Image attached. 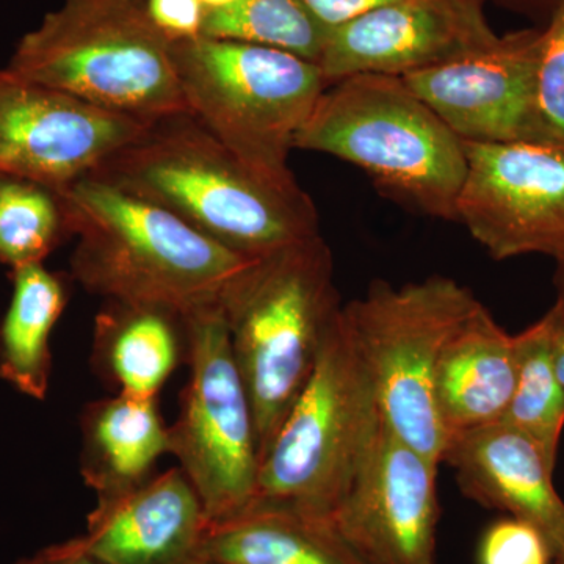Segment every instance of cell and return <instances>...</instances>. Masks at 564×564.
<instances>
[{"instance_id": "cell-13", "label": "cell", "mask_w": 564, "mask_h": 564, "mask_svg": "<svg viewBox=\"0 0 564 564\" xmlns=\"http://www.w3.org/2000/svg\"><path fill=\"white\" fill-rule=\"evenodd\" d=\"M440 464L397 437L380 436L332 521L364 564H436Z\"/></svg>"}, {"instance_id": "cell-10", "label": "cell", "mask_w": 564, "mask_h": 564, "mask_svg": "<svg viewBox=\"0 0 564 564\" xmlns=\"http://www.w3.org/2000/svg\"><path fill=\"white\" fill-rule=\"evenodd\" d=\"M456 202L466 226L496 261L564 256V150L538 141L467 143Z\"/></svg>"}, {"instance_id": "cell-4", "label": "cell", "mask_w": 564, "mask_h": 564, "mask_svg": "<svg viewBox=\"0 0 564 564\" xmlns=\"http://www.w3.org/2000/svg\"><path fill=\"white\" fill-rule=\"evenodd\" d=\"M295 150L351 163L393 202L456 221L467 172L464 141L403 77L358 74L328 85Z\"/></svg>"}, {"instance_id": "cell-15", "label": "cell", "mask_w": 564, "mask_h": 564, "mask_svg": "<svg viewBox=\"0 0 564 564\" xmlns=\"http://www.w3.org/2000/svg\"><path fill=\"white\" fill-rule=\"evenodd\" d=\"M443 463L456 470L464 496L530 522L547 538L552 554L563 543L564 500L555 489V467L521 430L499 421L455 434Z\"/></svg>"}, {"instance_id": "cell-23", "label": "cell", "mask_w": 564, "mask_h": 564, "mask_svg": "<svg viewBox=\"0 0 564 564\" xmlns=\"http://www.w3.org/2000/svg\"><path fill=\"white\" fill-rule=\"evenodd\" d=\"M328 32L303 0H243L207 11L203 36L273 47L318 65Z\"/></svg>"}, {"instance_id": "cell-2", "label": "cell", "mask_w": 564, "mask_h": 564, "mask_svg": "<svg viewBox=\"0 0 564 564\" xmlns=\"http://www.w3.org/2000/svg\"><path fill=\"white\" fill-rule=\"evenodd\" d=\"M57 193L77 237L70 276L109 302L184 318L220 303L229 282L254 261L98 177H82Z\"/></svg>"}, {"instance_id": "cell-33", "label": "cell", "mask_w": 564, "mask_h": 564, "mask_svg": "<svg viewBox=\"0 0 564 564\" xmlns=\"http://www.w3.org/2000/svg\"><path fill=\"white\" fill-rule=\"evenodd\" d=\"M556 285H558V299L564 300V256L556 261Z\"/></svg>"}, {"instance_id": "cell-6", "label": "cell", "mask_w": 564, "mask_h": 564, "mask_svg": "<svg viewBox=\"0 0 564 564\" xmlns=\"http://www.w3.org/2000/svg\"><path fill=\"white\" fill-rule=\"evenodd\" d=\"M188 113L256 173L293 187L289 158L326 90L317 63L289 52L202 39L173 43Z\"/></svg>"}, {"instance_id": "cell-35", "label": "cell", "mask_w": 564, "mask_h": 564, "mask_svg": "<svg viewBox=\"0 0 564 564\" xmlns=\"http://www.w3.org/2000/svg\"><path fill=\"white\" fill-rule=\"evenodd\" d=\"M554 563L555 564H564V540L563 543L555 549L554 552Z\"/></svg>"}, {"instance_id": "cell-29", "label": "cell", "mask_w": 564, "mask_h": 564, "mask_svg": "<svg viewBox=\"0 0 564 564\" xmlns=\"http://www.w3.org/2000/svg\"><path fill=\"white\" fill-rule=\"evenodd\" d=\"M17 564H104L91 555L82 543L80 536L47 545L31 556L21 558Z\"/></svg>"}, {"instance_id": "cell-32", "label": "cell", "mask_w": 564, "mask_h": 564, "mask_svg": "<svg viewBox=\"0 0 564 564\" xmlns=\"http://www.w3.org/2000/svg\"><path fill=\"white\" fill-rule=\"evenodd\" d=\"M243 0H202L206 11H223L234 9V7L242 3Z\"/></svg>"}, {"instance_id": "cell-14", "label": "cell", "mask_w": 564, "mask_h": 564, "mask_svg": "<svg viewBox=\"0 0 564 564\" xmlns=\"http://www.w3.org/2000/svg\"><path fill=\"white\" fill-rule=\"evenodd\" d=\"M540 51L541 29H527L403 80L467 143L534 141Z\"/></svg>"}, {"instance_id": "cell-20", "label": "cell", "mask_w": 564, "mask_h": 564, "mask_svg": "<svg viewBox=\"0 0 564 564\" xmlns=\"http://www.w3.org/2000/svg\"><path fill=\"white\" fill-rule=\"evenodd\" d=\"M184 347V321L170 311L111 302L96 318V361L133 399H158Z\"/></svg>"}, {"instance_id": "cell-7", "label": "cell", "mask_w": 564, "mask_h": 564, "mask_svg": "<svg viewBox=\"0 0 564 564\" xmlns=\"http://www.w3.org/2000/svg\"><path fill=\"white\" fill-rule=\"evenodd\" d=\"M381 426L372 378L340 310L310 380L263 455L256 499L332 518L372 455Z\"/></svg>"}, {"instance_id": "cell-17", "label": "cell", "mask_w": 564, "mask_h": 564, "mask_svg": "<svg viewBox=\"0 0 564 564\" xmlns=\"http://www.w3.org/2000/svg\"><path fill=\"white\" fill-rule=\"evenodd\" d=\"M518 381L514 336L484 304L458 326L437 362L434 397L445 436L503 421Z\"/></svg>"}, {"instance_id": "cell-18", "label": "cell", "mask_w": 564, "mask_h": 564, "mask_svg": "<svg viewBox=\"0 0 564 564\" xmlns=\"http://www.w3.org/2000/svg\"><path fill=\"white\" fill-rule=\"evenodd\" d=\"M195 555L218 564H364L332 518L263 499L209 522Z\"/></svg>"}, {"instance_id": "cell-30", "label": "cell", "mask_w": 564, "mask_h": 564, "mask_svg": "<svg viewBox=\"0 0 564 564\" xmlns=\"http://www.w3.org/2000/svg\"><path fill=\"white\" fill-rule=\"evenodd\" d=\"M543 318L547 325L552 366L560 383L564 386V300H556L555 306Z\"/></svg>"}, {"instance_id": "cell-16", "label": "cell", "mask_w": 564, "mask_h": 564, "mask_svg": "<svg viewBox=\"0 0 564 564\" xmlns=\"http://www.w3.org/2000/svg\"><path fill=\"white\" fill-rule=\"evenodd\" d=\"M207 524L198 494L173 467L98 502L80 540L104 564H177L195 555Z\"/></svg>"}, {"instance_id": "cell-5", "label": "cell", "mask_w": 564, "mask_h": 564, "mask_svg": "<svg viewBox=\"0 0 564 564\" xmlns=\"http://www.w3.org/2000/svg\"><path fill=\"white\" fill-rule=\"evenodd\" d=\"M6 70L144 122L187 110L173 43L147 0H63L22 36Z\"/></svg>"}, {"instance_id": "cell-31", "label": "cell", "mask_w": 564, "mask_h": 564, "mask_svg": "<svg viewBox=\"0 0 564 564\" xmlns=\"http://www.w3.org/2000/svg\"><path fill=\"white\" fill-rule=\"evenodd\" d=\"M491 2L507 7L510 10L522 11V13H545L551 17L552 10L555 9L558 0H491Z\"/></svg>"}, {"instance_id": "cell-24", "label": "cell", "mask_w": 564, "mask_h": 564, "mask_svg": "<svg viewBox=\"0 0 564 564\" xmlns=\"http://www.w3.org/2000/svg\"><path fill=\"white\" fill-rule=\"evenodd\" d=\"M70 237L61 196L46 185L0 173V263H43Z\"/></svg>"}, {"instance_id": "cell-12", "label": "cell", "mask_w": 564, "mask_h": 564, "mask_svg": "<svg viewBox=\"0 0 564 564\" xmlns=\"http://www.w3.org/2000/svg\"><path fill=\"white\" fill-rule=\"evenodd\" d=\"M486 0H393L328 32L318 61L326 84L384 74L406 77L492 46Z\"/></svg>"}, {"instance_id": "cell-25", "label": "cell", "mask_w": 564, "mask_h": 564, "mask_svg": "<svg viewBox=\"0 0 564 564\" xmlns=\"http://www.w3.org/2000/svg\"><path fill=\"white\" fill-rule=\"evenodd\" d=\"M564 150V0L541 29L536 82V140Z\"/></svg>"}, {"instance_id": "cell-28", "label": "cell", "mask_w": 564, "mask_h": 564, "mask_svg": "<svg viewBox=\"0 0 564 564\" xmlns=\"http://www.w3.org/2000/svg\"><path fill=\"white\" fill-rule=\"evenodd\" d=\"M311 13L325 25L328 31L345 22L361 17L367 11L393 2V0H303Z\"/></svg>"}, {"instance_id": "cell-1", "label": "cell", "mask_w": 564, "mask_h": 564, "mask_svg": "<svg viewBox=\"0 0 564 564\" xmlns=\"http://www.w3.org/2000/svg\"><path fill=\"white\" fill-rule=\"evenodd\" d=\"M88 176L172 212L245 258L321 234L313 198L300 185L256 173L187 110L150 122Z\"/></svg>"}, {"instance_id": "cell-26", "label": "cell", "mask_w": 564, "mask_h": 564, "mask_svg": "<svg viewBox=\"0 0 564 564\" xmlns=\"http://www.w3.org/2000/svg\"><path fill=\"white\" fill-rule=\"evenodd\" d=\"M478 564H552L551 544L540 529L522 519H499L481 534Z\"/></svg>"}, {"instance_id": "cell-22", "label": "cell", "mask_w": 564, "mask_h": 564, "mask_svg": "<svg viewBox=\"0 0 564 564\" xmlns=\"http://www.w3.org/2000/svg\"><path fill=\"white\" fill-rule=\"evenodd\" d=\"M514 340L518 381L503 421L532 437L555 467L564 430V386L552 366L544 318Z\"/></svg>"}, {"instance_id": "cell-34", "label": "cell", "mask_w": 564, "mask_h": 564, "mask_svg": "<svg viewBox=\"0 0 564 564\" xmlns=\"http://www.w3.org/2000/svg\"><path fill=\"white\" fill-rule=\"evenodd\" d=\"M177 564H218L215 562H210V560L203 558V556L199 555H192L188 556V558L182 560L181 563Z\"/></svg>"}, {"instance_id": "cell-19", "label": "cell", "mask_w": 564, "mask_h": 564, "mask_svg": "<svg viewBox=\"0 0 564 564\" xmlns=\"http://www.w3.org/2000/svg\"><path fill=\"white\" fill-rule=\"evenodd\" d=\"M170 454V426L158 399L118 393L96 400L82 414L80 473L101 500L132 491L154 477L155 463Z\"/></svg>"}, {"instance_id": "cell-9", "label": "cell", "mask_w": 564, "mask_h": 564, "mask_svg": "<svg viewBox=\"0 0 564 564\" xmlns=\"http://www.w3.org/2000/svg\"><path fill=\"white\" fill-rule=\"evenodd\" d=\"M182 321L191 378L180 417L170 426V454L214 522L239 513L258 496V430L220 304Z\"/></svg>"}, {"instance_id": "cell-8", "label": "cell", "mask_w": 564, "mask_h": 564, "mask_svg": "<svg viewBox=\"0 0 564 564\" xmlns=\"http://www.w3.org/2000/svg\"><path fill=\"white\" fill-rule=\"evenodd\" d=\"M478 304L458 282L432 276L399 288L375 281L362 299L343 306L386 425L440 466L447 436L434 397L437 362L444 345Z\"/></svg>"}, {"instance_id": "cell-21", "label": "cell", "mask_w": 564, "mask_h": 564, "mask_svg": "<svg viewBox=\"0 0 564 564\" xmlns=\"http://www.w3.org/2000/svg\"><path fill=\"white\" fill-rule=\"evenodd\" d=\"M11 299L0 322V378L43 402L52 375L51 336L68 302L65 281L44 263L10 270Z\"/></svg>"}, {"instance_id": "cell-11", "label": "cell", "mask_w": 564, "mask_h": 564, "mask_svg": "<svg viewBox=\"0 0 564 564\" xmlns=\"http://www.w3.org/2000/svg\"><path fill=\"white\" fill-rule=\"evenodd\" d=\"M150 122L0 69V173L62 191L139 139Z\"/></svg>"}, {"instance_id": "cell-27", "label": "cell", "mask_w": 564, "mask_h": 564, "mask_svg": "<svg viewBox=\"0 0 564 564\" xmlns=\"http://www.w3.org/2000/svg\"><path fill=\"white\" fill-rule=\"evenodd\" d=\"M155 28L172 43L202 39L206 9L202 0H147Z\"/></svg>"}, {"instance_id": "cell-3", "label": "cell", "mask_w": 564, "mask_h": 564, "mask_svg": "<svg viewBox=\"0 0 564 564\" xmlns=\"http://www.w3.org/2000/svg\"><path fill=\"white\" fill-rule=\"evenodd\" d=\"M218 304L250 393L262 462L343 310L328 243L318 234L254 259Z\"/></svg>"}]
</instances>
